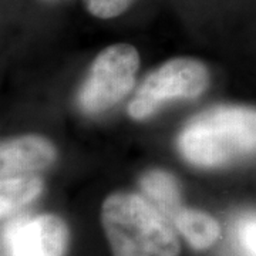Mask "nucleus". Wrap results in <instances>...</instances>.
<instances>
[{"instance_id": "nucleus-1", "label": "nucleus", "mask_w": 256, "mask_h": 256, "mask_svg": "<svg viewBox=\"0 0 256 256\" xmlns=\"http://www.w3.org/2000/svg\"><path fill=\"white\" fill-rule=\"evenodd\" d=\"M101 222L112 256H180L171 222L137 194H114L102 204Z\"/></svg>"}, {"instance_id": "nucleus-2", "label": "nucleus", "mask_w": 256, "mask_h": 256, "mask_svg": "<svg viewBox=\"0 0 256 256\" xmlns=\"http://www.w3.org/2000/svg\"><path fill=\"white\" fill-rule=\"evenodd\" d=\"M256 116L252 108L216 107L202 112L180 137L182 156L198 166H220L255 151Z\"/></svg>"}, {"instance_id": "nucleus-3", "label": "nucleus", "mask_w": 256, "mask_h": 256, "mask_svg": "<svg viewBox=\"0 0 256 256\" xmlns=\"http://www.w3.org/2000/svg\"><path fill=\"white\" fill-rule=\"evenodd\" d=\"M210 82L206 67L192 58H175L150 74L130 102L132 118L152 116L165 102L178 98H195L205 92Z\"/></svg>"}, {"instance_id": "nucleus-4", "label": "nucleus", "mask_w": 256, "mask_h": 256, "mask_svg": "<svg viewBox=\"0 0 256 256\" xmlns=\"http://www.w3.org/2000/svg\"><path fill=\"white\" fill-rule=\"evenodd\" d=\"M140 66L137 50L130 44H114L94 60L90 76L80 92V106L96 114L111 108L131 92Z\"/></svg>"}, {"instance_id": "nucleus-5", "label": "nucleus", "mask_w": 256, "mask_h": 256, "mask_svg": "<svg viewBox=\"0 0 256 256\" xmlns=\"http://www.w3.org/2000/svg\"><path fill=\"white\" fill-rule=\"evenodd\" d=\"M67 226L56 215H38L12 222L0 238V256H64Z\"/></svg>"}, {"instance_id": "nucleus-6", "label": "nucleus", "mask_w": 256, "mask_h": 256, "mask_svg": "<svg viewBox=\"0 0 256 256\" xmlns=\"http://www.w3.org/2000/svg\"><path fill=\"white\" fill-rule=\"evenodd\" d=\"M54 158V146L42 137L28 136L0 142V180L40 171Z\"/></svg>"}, {"instance_id": "nucleus-7", "label": "nucleus", "mask_w": 256, "mask_h": 256, "mask_svg": "<svg viewBox=\"0 0 256 256\" xmlns=\"http://www.w3.org/2000/svg\"><path fill=\"white\" fill-rule=\"evenodd\" d=\"M141 186L148 198L146 201L170 222L174 220L181 210L180 188L174 178L164 171H150L142 176Z\"/></svg>"}, {"instance_id": "nucleus-8", "label": "nucleus", "mask_w": 256, "mask_h": 256, "mask_svg": "<svg viewBox=\"0 0 256 256\" xmlns=\"http://www.w3.org/2000/svg\"><path fill=\"white\" fill-rule=\"evenodd\" d=\"M182 236L195 249H208L220 238V224L210 214L196 210H181L172 220Z\"/></svg>"}, {"instance_id": "nucleus-9", "label": "nucleus", "mask_w": 256, "mask_h": 256, "mask_svg": "<svg viewBox=\"0 0 256 256\" xmlns=\"http://www.w3.org/2000/svg\"><path fill=\"white\" fill-rule=\"evenodd\" d=\"M42 190L40 178L32 175L0 180V220L33 201Z\"/></svg>"}, {"instance_id": "nucleus-10", "label": "nucleus", "mask_w": 256, "mask_h": 256, "mask_svg": "<svg viewBox=\"0 0 256 256\" xmlns=\"http://www.w3.org/2000/svg\"><path fill=\"white\" fill-rule=\"evenodd\" d=\"M134 0H84L88 12L100 18H111L120 16L130 8Z\"/></svg>"}, {"instance_id": "nucleus-11", "label": "nucleus", "mask_w": 256, "mask_h": 256, "mask_svg": "<svg viewBox=\"0 0 256 256\" xmlns=\"http://www.w3.org/2000/svg\"><path fill=\"white\" fill-rule=\"evenodd\" d=\"M240 242L246 256H255V218H248L242 224Z\"/></svg>"}]
</instances>
